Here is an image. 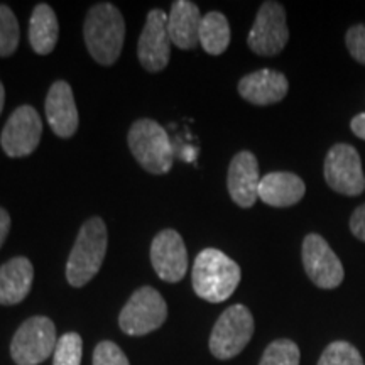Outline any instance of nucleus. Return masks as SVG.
<instances>
[{
  "label": "nucleus",
  "instance_id": "obj_20",
  "mask_svg": "<svg viewBox=\"0 0 365 365\" xmlns=\"http://www.w3.org/2000/svg\"><path fill=\"white\" fill-rule=\"evenodd\" d=\"M59 36L56 14L48 4L34 7L29 21V43L34 53L49 54L54 51Z\"/></svg>",
  "mask_w": 365,
  "mask_h": 365
},
{
  "label": "nucleus",
  "instance_id": "obj_28",
  "mask_svg": "<svg viewBox=\"0 0 365 365\" xmlns=\"http://www.w3.org/2000/svg\"><path fill=\"white\" fill-rule=\"evenodd\" d=\"M349 225H350V232H352L355 239H359L360 242H365V203L354 210Z\"/></svg>",
  "mask_w": 365,
  "mask_h": 365
},
{
  "label": "nucleus",
  "instance_id": "obj_12",
  "mask_svg": "<svg viewBox=\"0 0 365 365\" xmlns=\"http://www.w3.org/2000/svg\"><path fill=\"white\" fill-rule=\"evenodd\" d=\"M137 56L144 70L149 73L163 71L170 63L171 38L168 33V14L161 9H154L148 14L137 44Z\"/></svg>",
  "mask_w": 365,
  "mask_h": 365
},
{
  "label": "nucleus",
  "instance_id": "obj_8",
  "mask_svg": "<svg viewBox=\"0 0 365 365\" xmlns=\"http://www.w3.org/2000/svg\"><path fill=\"white\" fill-rule=\"evenodd\" d=\"M327 185L336 193L360 196L365 191V175L359 150L350 144L331 145L323 166Z\"/></svg>",
  "mask_w": 365,
  "mask_h": 365
},
{
  "label": "nucleus",
  "instance_id": "obj_5",
  "mask_svg": "<svg viewBox=\"0 0 365 365\" xmlns=\"http://www.w3.org/2000/svg\"><path fill=\"white\" fill-rule=\"evenodd\" d=\"M254 335V317L244 304L227 308L217 319L210 335V352L220 360H230L239 355Z\"/></svg>",
  "mask_w": 365,
  "mask_h": 365
},
{
  "label": "nucleus",
  "instance_id": "obj_17",
  "mask_svg": "<svg viewBox=\"0 0 365 365\" xmlns=\"http://www.w3.org/2000/svg\"><path fill=\"white\" fill-rule=\"evenodd\" d=\"M307 193V185L294 173H269L261 178L259 200L274 208H287L299 203Z\"/></svg>",
  "mask_w": 365,
  "mask_h": 365
},
{
  "label": "nucleus",
  "instance_id": "obj_27",
  "mask_svg": "<svg viewBox=\"0 0 365 365\" xmlns=\"http://www.w3.org/2000/svg\"><path fill=\"white\" fill-rule=\"evenodd\" d=\"M345 44L350 56L365 66V26L355 24L350 27L345 34Z\"/></svg>",
  "mask_w": 365,
  "mask_h": 365
},
{
  "label": "nucleus",
  "instance_id": "obj_18",
  "mask_svg": "<svg viewBox=\"0 0 365 365\" xmlns=\"http://www.w3.org/2000/svg\"><path fill=\"white\" fill-rule=\"evenodd\" d=\"M200 7L190 0H176L168 14V33L171 43L180 49H193L200 43L202 26Z\"/></svg>",
  "mask_w": 365,
  "mask_h": 365
},
{
  "label": "nucleus",
  "instance_id": "obj_25",
  "mask_svg": "<svg viewBox=\"0 0 365 365\" xmlns=\"http://www.w3.org/2000/svg\"><path fill=\"white\" fill-rule=\"evenodd\" d=\"M83 355V341L78 333H65L58 339L53 352V365H80Z\"/></svg>",
  "mask_w": 365,
  "mask_h": 365
},
{
  "label": "nucleus",
  "instance_id": "obj_15",
  "mask_svg": "<svg viewBox=\"0 0 365 365\" xmlns=\"http://www.w3.org/2000/svg\"><path fill=\"white\" fill-rule=\"evenodd\" d=\"M46 118L54 134L68 139L78 129V108L71 86L66 81H54L46 97Z\"/></svg>",
  "mask_w": 365,
  "mask_h": 365
},
{
  "label": "nucleus",
  "instance_id": "obj_2",
  "mask_svg": "<svg viewBox=\"0 0 365 365\" xmlns=\"http://www.w3.org/2000/svg\"><path fill=\"white\" fill-rule=\"evenodd\" d=\"M242 277L240 267L218 249H205L196 255L191 272L196 296L208 303H223L234 294Z\"/></svg>",
  "mask_w": 365,
  "mask_h": 365
},
{
  "label": "nucleus",
  "instance_id": "obj_4",
  "mask_svg": "<svg viewBox=\"0 0 365 365\" xmlns=\"http://www.w3.org/2000/svg\"><path fill=\"white\" fill-rule=\"evenodd\" d=\"M129 148L135 161L150 175H166L173 166V145L166 129L150 118H139L129 130Z\"/></svg>",
  "mask_w": 365,
  "mask_h": 365
},
{
  "label": "nucleus",
  "instance_id": "obj_30",
  "mask_svg": "<svg viewBox=\"0 0 365 365\" xmlns=\"http://www.w3.org/2000/svg\"><path fill=\"white\" fill-rule=\"evenodd\" d=\"M350 129H352V132L359 137V139L365 140V112L359 113V115H355L352 118V122H350Z\"/></svg>",
  "mask_w": 365,
  "mask_h": 365
},
{
  "label": "nucleus",
  "instance_id": "obj_26",
  "mask_svg": "<svg viewBox=\"0 0 365 365\" xmlns=\"http://www.w3.org/2000/svg\"><path fill=\"white\" fill-rule=\"evenodd\" d=\"M93 365H130L122 349L113 341H100L93 352Z\"/></svg>",
  "mask_w": 365,
  "mask_h": 365
},
{
  "label": "nucleus",
  "instance_id": "obj_29",
  "mask_svg": "<svg viewBox=\"0 0 365 365\" xmlns=\"http://www.w3.org/2000/svg\"><path fill=\"white\" fill-rule=\"evenodd\" d=\"M9 230H11V217H9L7 210L0 208V247L7 239Z\"/></svg>",
  "mask_w": 365,
  "mask_h": 365
},
{
  "label": "nucleus",
  "instance_id": "obj_23",
  "mask_svg": "<svg viewBox=\"0 0 365 365\" xmlns=\"http://www.w3.org/2000/svg\"><path fill=\"white\" fill-rule=\"evenodd\" d=\"M318 365H365L362 354L359 352L357 346L344 340L331 341L330 345L323 350Z\"/></svg>",
  "mask_w": 365,
  "mask_h": 365
},
{
  "label": "nucleus",
  "instance_id": "obj_24",
  "mask_svg": "<svg viewBox=\"0 0 365 365\" xmlns=\"http://www.w3.org/2000/svg\"><path fill=\"white\" fill-rule=\"evenodd\" d=\"M19 22L11 7L0 4V56L6 58L16 53L19 46Z\"/></svg>",
  "mask_w": 365,
  "mask_h": 365
},
{
  "label": "nucleus",
  "instance_id": "obj_9",
  "mask_svg": "<svg viewBox=\"0 0 365 365\" xmlns=\"http://www.w3.org/2000/svg\"><path fill=\"white\" fill-rule=\"evenodd\" d=\"M287 41L289 29L284 7L279 2L267 0L255 16V22L247 38L249 48L259 56H276L286 48Z\"/></svg>",
  "mask_w": 365,
  "mask_h": 365
},
{
  "label": "nucleus",
  "instance_id": "obj_6",
  "mask_svg": "<svg viewBox=\"0 0 365 365\" xmlns=\"http://www.w3.org/2000/svg\"><path fill=\"white\" fill-rule=\"evenodd\" d=\"M56 328L46 317L26 319L14 335L11 344L12 360L17 365H38L56 349Z\"/></svg>",
  "mask_w": 365,
  "mask_h": 365
},
{
  "label": "nucleus",
  "instance_id": "obj_31",
  "mask_svg": "<svg viewBox=\"0 0 365 365\" xmlns=\"http://www.w3.org/2000/svg\"><path fill=\"white\" fill-rule=\"evenodd\" d=\"M4 103H6V90H4L2 81H0V113L4 110Z\"/></svg>",
  "mask_w": 365,
  "mask_h": 365
},
{
  "label": "nucleus",
  "instance_id": "obj_13",
  "mask_svg": "<svg viewBox=\"0 0 365 365\" xmlns=\"http://www.w3.org/2000/svg\"><path fill=\"white\" fill-rule=\"evenodd\" d=\"M150 262L163 281L180 282L188 271V254L181 235L173 228L159 232L150 244Z\"/></svg>",
  "mask_w": 365,
  "mask_h": 365
},
{
  "label": "nucleus",
  "instance_id": "obj_7",
  "mask_svg": "<svg viewBox=\"0 0 365 365\" xmlns=\"http://www.w3.org/2000/svg\"><path fill=\"white\" fill-rule=\"evenodd\" d=\"M168 318V304L154 287L137 289L118 317L122 331L132 336H143L158 330Z\"/></svg>",
  "mask_w": 365,
  "mask_h": 365
},
{
  "label": "nucleus",
  "instance_id": "obj_3",
  "mask_svg": "<svg viewBox=\"0 0 365 365\" xmlns=\"http://www.w3.org/2000/svg\"><path fill=\"white\" fill-rule=\"evenodd\" d=\"M107 254V227L93 217L81 225L68 257L66 279L73 287H81L97 276Z\"/></svg>",
  "mask_w": 365,
  "mask_h": 365
},
{
  "label": "nucleus",
  "instance_id": "obj_16",
  "mask_svg": "<svg viewBox=\"0 0 365 365\" xmlns=\"http://www.w3.org/2000/svg\"><path fill=\"white\" fill-rule=\"evenodd\" d=\"M289 83L281 71L259 70L244 76L239 81V93L252 105H272L281 102L287 95Z\"/></svg>",
  "mask_w": 365,
  "mask_h": 365
},
{
  "label": "nucleus",
  "instance_id": "obj_11",
  "mask_svg": "<svg viewBox=\"0 0 365 365\" xmlns=\"http://www.w3.org/2000/svg\"><path fill=\"white\" fill-rule=\"evenodd\" d=\"M41 134L43 122L39 113L31 105H22L9 117L0 135V145L9 158H26L38 149Z\"/></svg>",
  "mask_w": 365,
  "mask_h": 365
},
{
  "label": "nucleus",
  "instance_id": "obj_21",
  "mask_svg": "<svg viewBox=\"0 0 365 365\" xmlns=\"http://www.w3.org/2000/svg\"><path fill=\"white\" fill-rule=\"evenodd\" d=\"M200 44L208 54L218 56L230 44V26L222 12H208L200 26Z\"/></svg>",
  "mask_w": 365,
  "mask_h": 365
},
{
  "label": "nucleus",
  "instance_id": "obj_22",
  "mask_svg": "<svg viewBox=\"0 0 365 365\" xmlns=\"http://www.w3.org/2000/svg\"><path fill=\"white\" fill-rule=\"evenodd\" d=\"M299 346L293 340L279 339L267 345L259 365H299Z\"/></svg>",
  "mask_w": 365,
  "mask_h": 365
},
{
  "label": "nucleus",
  "instance_id": "obj_1",
  "mask_svg": "<svg viewBox=\"0 0 365 365\" xmlns=\"http://www.w3.org/2000/svg\"><path fill=\"white\" fill-rule=\"evenodd\" d=\"M86 49L95 61L110 66L120 56L125 39V21L113 4L102 2L86 14L83 27Z\"/></svg>",
  "mask_w": 365,
  "mask_h": 365
},
{
  "label": "nucleus",
  "instance_id": "obj_10",
  "mask_svg": "<svg viewBox=\"0 0 365 365\" xmlns=\"http://www.w3.org/2000/svg\"><path fill=\"white\" fill-rule=\"evenodd\" d=\"M303 267L309 281L319 289H336L344 282L345 271L339 255L318 234H308L301 247Z\"/></svg>",
  "mask_w": 365,
  "mask_h": 365
},
{
  "label": "nucleus",
  "instance_id": "obj_19",
  "mask_svg": "<svg viewBox=\"0 0 365 365\" xmlns=\"http://www.w3.org/2000/svg\"><path fill=\"white\" fill-rule=\"evenodd\" d=\"M34 267L27 257H14L0 267V304L12 307L29 294Z\"/></svg>",
  "mask_w": 365,
  "mask_h": 365
},
{
  "label": "nucleus",
  "instance_id": "obj_14",
  "mask_svg": "<svg viewBox=\"0 0 365 365\" xmlns=\"http://www.w3.org/2000/svg\"><path fill=\"white\" fill-rule=\"evenodd\" d=\"M259 185H261V176H259L257 158L249 150L235 154L227 175V188L234 203L240 208L254 207L259 200Z\"/></svg>",
  "mask_w": 365,
  "mask_h": 365
}]
</instances>
